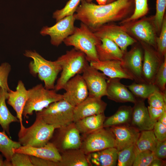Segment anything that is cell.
<instances>
[{"mask_svg": "<svg viewBox=\"0 0 166 166\" xmlns=\"http://www.w3.org/2000/svg\"><path fill=\"white\" fill-rule=\"evenodd\" d=\"M130 31L142 42L156 50V30L153 24L144 19L135 22L130 27Z\"/></svg>", "mask_w": 166, "mask_h": 166, "instance_id": "7402d4cb", "label": "cell"}, {"mask_svg": "<svg viewBox=\"0 0 166 166\" xmlns=\"http://www.w3.org/2000/svg\"><path fill=\"white\" fill-rule=\"evenodd\" d=\"M86 136L81 142L80 148L86 155L107 148L116 147L115 137L109 128L103 127Z\"/></svg>", "mask_w": 166, "mask_h": 166, "instance_id": "ba28073f", "label": "cell"}, {"mask_svg": "<svg viewBox=\"0 0 166 166\" xmlns=\"http://www.w3.org/2000/svg\"><path fill=\"white\" fill-rule=\"evenodd\" d=\"M21 145L18 141L12 140L5 131L0 132V152L6 160L10 161L14 150Z\"/></svg>", "mask_w": 166, "mask_h": 166, "instance_id": "1f68e13d", "label": "cell"}, {"mask_svg": "<svg viewBox=\"0 0 166 166\" xmlns=\"http://www.w3.org/2000/svg\"><path fill=\"white\" fill-rule=\"evenodd\" d=\"M116 0H107L106 4H108L111 3Z\"/></svg>", "mask_w": 166, "mask_h": 166, "instance_id": "f5cc1de1", "label": "cell"}, {"mask_svg": "<svg viewBox=\"0 0 166 166\" xmlns=\"http://www.w3.org/2000/svg\"><path fill=\"white\" fill-rule=\"evenodd\" d=\"M119 78H108L107 80L106 93L108 98L117 102H131L136 101L135 96L126 85L120 82Z\"/></svg>", "mask_w": 166, "mask_h": 166, "instance_id": "ffe728a7", "label": "cell"}, {"mask_svg": "<svg viewBox=\"0 0 166 166\" xmlns=\"http://www.w3.org/2000/svg\"><path fill=\"white\" fill-rule=\"evenodd\" d=\"M147 99L150 107L157 109H166V93L159 89L155 91Z\"/></svg>", "mask_w": 166, "mask_h": 166, "instance_id": "8d00e7d4", "label": "cell"}, {"mask_svg": "<svg viewBox=\"0 0 166 166\" xmlns=\"http://www.w3.org/2000/svg\"><path fill=\"white\" fill-rule=\"evenodd\" d=\"M11 70V66L8 63H3L0 65V87L7 92L10 90L8 84V78Z\"/></svg>", "mask_w": 166, "mask_h": 166, "instance_id": "b9f144b4", "label": "cell"}, {"mask_svg": "<svg viewBox=\"0 0 166 166\" xmlns=\"http://www.w3.org/2000/svg\"><path fill=\"white\" fill-rule=\"evenodd\" d=\"M132 108L130 106H120L113 115L105 119L103 127H111L124 124H130L132 115Z\"/></svg>", "mask_w": 166, "mask_h": 166, "instance_id": "f1b7e54d", "label": "cell"}, {"mask_svg": "<svg viewBox=\"0 0 166 166\" xmlns=\"http://www.w3.org/2000/svg\"><path fill=\"white\" fill-rule=\"evenodd\" d=\"M8 97V92L0 87V125L3 131L10 137V126L14 122H19L17 117L10 112L6 103Z\"/></svg>", "mask_w": 166, "mask_h": 166, "instance_id": "83f0119b", "label": "cell"}, {"mask_svg": "<svg viewBox=\"0 0 166 166\" xmlns=\"http://www.w3.org/2000/svg\"><path fill=\"white\" fill-rule=\"evenodd\" d=\"M74 107L64 100L53 103L36 112L46 123L55 129L65 127L73 122Z\"/></svg>", "mask_w": 166, "mask_h": 166, "instance_id": "52a82bcc", "label": "cell"}, {"mask_svg": "<svg viewBox=\"0 0 166 166\" xmlns=\"http://www.w3.org/2000/svg\"><path fill=\"white\" fill-rule=\"evenodd\" d=\"M82 75L86 85L88 96L101 98L107 95V80L103 73L91 66L87 62L83 70Z\"/></svg>", "mask_w": 166, "mask_h": 166, "instance_id": "8fae6325", "label": "cell"}, {"mask_svg": "<svg viewBox=\"0 0 166 166\" xmlns=\"http://www.w3.org/2000/svg\"><path fill=\"white\" fill-rule=\"evenodd\" d=\"M166 7V0H156V13L152 19L156 32L161 29Z\"/></svg>", "mask_w": 166, "mask_h": 166, "instance_id": "d590c367", "label": "cell"}, {"mask_svg": "<svg viewBox=\"0 0 166 166\" xmlns=\"http://www.w3.org/2000/svg\"><path fill=\"white\" fill-rule=\"evenodd\" d=\"M81 0H69L63 8L57 10L53 13V18L57 22L65 17L73 15Z\"/></svg>", "mask_w": 166, "mask_h": 166, "instance_id": "d6a6232c", "label": "cell"}, {"mask_svg": "<svg viewBox=\"0 0 166 166\" xmlns=\"http://www.w3.org/2000/svg\"><path fill=\"white\" fill-rule=\"evenodd\" d=\"M14 152L23 153L58 163L61 159V154L58 150L53 143L49 142L40 147L21 145L15 149Z\"/></svg>", "mask_w": 166, "mask_h": 166, "instance_id": "d6986e66", "label": "cell"}, {"mask_svg": "<svg viewBox=\"0 0 166 166\" xmlns=\"http://www.w3.org/2000/svg\"><path fill=\"white\" fill-rule=\"evenodd\" d=\"M153 152L156 157L163 160L165 159L166 157V140H158Z\"/></svg>", "mask_w": 166, "mask_h": 166, "instance_id": "ee69618b", "label": "cell"}, {"mask_svg": "<svg viewBox=\"0 0 166 166\" xmlns=\"http://www.w3.org/2000/svg\"><path fill=\"white\" fill-rule=\"evenodd\" d=\"M154 84L161 91L166 93V55L155 76Z\"/></svg>", "mask_w": 166, "mask_h": 166, "instance_id": "f35d334b", "label": "cell"}, {"mask_svg": "<svg viewBox=\"0 0 166 166\" xmlns=\"http://www.w3.org/2000/svg\"><path fill=\"white\" fill-rule=\"evenodd\" d=\"M100 39L107 38L114 42L125 53L127 47L136 42L126 31L125 27L113 24H106L93 32Z\"/></svg>", "mask_w": 166, "mask_h": 166, "instance_id": "30bf717a", "label": "cell"}, {"mask_svg": "<svg viewBox=\"0 0 166 166\" xmlns=\"http://www.w3.org/2000/svg\"><path fill=\"white\" fill-rule=\"evenodd\" d=\"M61 67V72L55 85L57 91L63 89L66 83L75 75L82 73L87 62L85 54L75 48L66 51L57 60Z\"/></svg>", "mask_w": 166, "mask_h": 166, "instance_id": "5b68a950", "label": "cell"}, {"mask_svg": "<svg viewBox=\"0 0 166 166\" xmlns=\"http://www.w3.org/2000/svg\"><path fill=\"white\" fill-rule=\"evenodd\" d=\"M27 95L28 90L21 80L18 81L15 91L10 89L8 92L7 103L16 112V117L20 123V129L25 127L23 124L22 116Z\"/></svg>", "mask_w": 166, "mask_h": 166, "instance_id": "44dd1931", "label": "cell"}, {"mask_svg": "<svg viewBox=\"0 0 166 166\" xmlns=\"http://www.w3.org/2000/svg\"><path fill=\"white\" fill-rule=\"evenodd\" d=\"M63 100V94L57 93L55 89H48L42 84H38L28 90L27 98L24 107L22 116L27 118L34 111H42L49 105Z\"/></svg>", "mask_w": 166, "mask_h": 166, "instance_id": "8992f818", "label": "cell"}, {"mask_svg": "<svg viewBox=\"0 0 166 166\" xmlns=\"http://www.w3.org/2000/svg\"><path fill=\"white\" fill-rule=\"evenodd\" d=\"M109 128L114 135L115 148L118 152L135 145L140 133L139 131L131 124L116 126Z\"/></svg>", "mask_w": 166, "mask_h": 166, "instance_id": "e0dca14e", "label": "cell"}, {"mask_svg": "<svg viewBox=\"0 0 166 166\" xmlns=\"http://www.w3.org/2000/svg\"><path fill=\"white\" fill-rule=\"evenodd\" d=\"M158 141L153 130L142 131L134 145L136 155L146 150L154 152Z\"/></svg>", "mask_w": 166, "mask_h": 166, "instance_id": "f546056e", "label": "cell"}, {"mask_svg": "<svg viewBox=\"0 0 166 166\" xmlns=\"http://www.w3.org/2000/svg\"><path fill=\"white\" fill-rule=\"evenodd\" d=\"M74 16L94 32L109 22L124 20L134 8V0H116L104 5L81 0Z\"/></svg>", "mask_w": 166, "mask_h": 166, "instance_id": "6da1fadb", "label": "cell"}, {"mask_svg": "<svg viewBox=\"0 0 166 166\" xmlns=\"http://www.w3.org/2000/svg\"><path fill=\"white\" fill-rule=\"evenodd\" d=\"M33 166H58V163L30 156Z\"/></svg>", "mask_w": 166, "mask_h": 166, "instance_id": "f6af8a7d", "label": "cell"}, {"mask_svg": "<svg viewBox=\"0 0 166 166\" xmlns=\"http://www.w3.org/2000/svg\"><path fill=\"white\" fill-rule=\"evenodd\" d=\"M3 161L2 156L0 154V166H3Z\"/></svg>", "mask_w": 166, "mask_h": 166, "instance_id": "816d5d0a", "label": "cell"}, {"mask_svg": "<svg viewBox=\"0 0 166 166\" xmlns=\"http://www.w3.org/2000/svg\"><path fill=\"white\" fill-rule=\"evenodd\" d=\"M90 65L100 70L110 78L126 79L133 80L123 68L122 61L113 60L90 62Z\"/></svg>", "mask_w": 166, "mask_h": 166, "instance_id": "603a6c76", "label": "cell"}, {"mask_svg": "<svg viewBox=\"0 0 166 166\" xmlns=\"http://www.w3.org/2000/svg\"><path fill=\"white\" fill-rule=\"evenodd\" d=\"M165 164V161L163 160L155 157L150 166H162Z\"/></svg>", "mask_w": 166, "mask_h": 166, "instance_id": "7dc6e473", "label": "cell"}, {"mask_svg": "<svg viewBox=\"0 0 166 166\" xmlns=\"http://www.w3.org/2000/svg\"><path fill=\"white\" fill-rule=\"evenodd\" d=\"M133 11L130 17L123 21V23L135 21L146 14L148 11V0H134Z\"/></svg>", "mask_w": 166, "mask_h": 166, "instance_id": "e575fe53", "label": "cell"}, {"mask_svg": "<svg viewBox=\"0 0 166 166\" xmlns=\"http://www.w3.org/2000/svg\"><path fill=\"white\" fill-rule=\"evenodd\" d=\"M160 35L156 37V51L159 55L164 58L166 55V19L164 17Z\"/></svg>", "mask_w": 166, "mask_h": 166, "instance_id": "74e56055", "label": "cell"}, {"mask_svg": "<svg viewBox=\"0 0 166 166\" xmlns=\"http://www.w3.org/2000/svg\"><path fill=\"white\" fill-rule=\"evenodd\" d=\"M141 44L144 51L143 78L145 83L154 84L155 76L164 57H161L151 46L143 42Z\"/></svg>", "mask_w": 166, "mask_h": 166, "instance_id": "5bb4252c", "label": "cell"}, {"mask_svg": "<svg viewBox=\"0 0 166 166\" xmlns=\"http://www.w3.org/2000/svg\"><path fill=\"white\" fill-rule=\"evenodd\" d=\"M59 132L53 143L60 152L72 149L80 148L81 140L80 133L73 122Z\"/></svg>", "mask_w": 166, "mask_h": 166, "instance_id": "9a60e30c", "label": "cell"}, {"mask_svg": "<svg viewBox=\"0 0 166 166\" xmlns=\"http://www.w3.org/2000/svg\"><path fill=\"white\" fill-rule=\"evenodd\" d=\"M134 145L131 146L118 152L117 166H132L136 156Z\"/></svg>", "mask_w": 166, "mask_h": 166, "instance_id": "836d02e7", "label": "cell"}, {"mask_svg": "<svg viewBox=\"0 0 166 166\" xmlns=\"http://www.w3.org/2000/svg\"><path fill=\"white\" fill-rule=\"evenodd\" d=\"M164 125L166 126V111L164 112L158 121Z\"/></svg>", "mask_w": 166, "mask_h": 166, "instance_id": "c3c4849f", "label": "cell"}, {"mask_svg": "<svg viewBox=\"0 0 166 166\" xmlns=\"http://www.w3.org/2000/svg\"><path fill=\"white\" fill-rule=\"evenodd\" d=\"M75 20L74 15L65 17L51 26H44L40 33L43 36H49L51 44L58 46L73 33Z\"/></svg>", "mask_w": 166, "mask_h": 166, "instance_id": "9c48e42d", "label": "cell"}, {"mask_svg": "<svg viewBox=\"0 0 166 166\" xmlns=\"http://www.w3.org/2000/svg\"><path fill=\"white\" fill-rule=\"evenodd\" d=\"M134 96L142 99H147L150 95L159 89L154 84L133 83L126 85Z\"/></svg>", "mask_w": 166, "mask_h": 166, "instance_id": "4dcf8cb0", "label": "cell"}, {"mask_svg": "<svg viewBox=\"0 0 166 166\" xmlns=\"http://www.w3.org/2000/svg\"><path fill=\"white\" fill-rule=\"evenodd\" d=\"M143 56L141 48L136 46L124 53L122 61L124 70L137 83H145L142 75Z\"/></svg>", "mask_w": 166, "mask_h": 166, "instance_id": "4fadbf2b", "label": "cell"}, {"mask_svg": "<svg viewBox=\"0 0 166 166\" xmlns=\"http://www.w3.org/2000/svg\"><path fill=\"white\" fill-rule=\"evenodd\" d=\"M67 46H73L83 52L87 61H99L96 50V46L101 43L87 26L81 22L79 27H75L73 33L63 42Z\"/></svg>", "mask_w": 166, "mask_h": 166, "instance_id": "3957f363", "label": "cell"}, {"mask_svg": "<svg viewBox=\"0 0 166 166\" xmlns=\"http://www.w3.org/2000/svg\"><path fill=\"white\" fill-rule=\"evenodd\" d=\"M107 104L101 98L88 96L83 101L74 107L73 122L85 117L104 113Z\"/></svg>", "mask_w": 166, "mask_h": 166, "instance_id": "2e32d148", "label": "cell"}, {"mask_svg": "<svg viewBox=\"0 0 166 166\" xmlns=\"http://www.w3.org/2000/svg\"><path fill=\"white\" fill-rule=\"evenodd\" d=\"M58 166H89L92 164L88 156L80 148L72 149L61 152Z\"/></svg>", "mask_w": 166, "mask_h": 166, "instance_id": "484cf974", "label": "cell"}, {"mask_svg": "<svg viewBox=\"0 0 166 166\" xmlns=\"http://www.w3.org/2000/svg\"><path fill=\"white\" fill-rule=\"evenodd\" d=\"M134 104L130 124L140 131L153 130L156 122L151 119L144 100L136 99Z\"/></svg>", "mask_w": 166, "mask_h": 166, "instance_id": "ac0fdd59", "label": "cell"}, {"mask_svg": "<svg viewBox=\"0 0 166 166\" xmlns=\"http://www.w3.org/2000/svg\"><path fill=\"white\" fill-rule=\"evenodd\" d=\"M118 153L115 147H111L93 152L87 155L92 165L115 166L117 164Z\"/></svg>", "mask_w": 166, "mask_h": 166, "instance_id": "d4e9b609", "label": "cell"}, {"mask_svg": "<svg viewBox=\"0 0 166 166\" xmlns=\"http://www.w3.org/2000/svg\"><path fill=\"white\" fill-rule=\"evenodd\" d=\"M55 128L45 123L36 113L35 121L30 126L20 129L18 134V142L22 146H43L52 138Z\"/></svg>", "mask_w": 166, "mask_h": 166, "instance_id": "277c9868", "label": "cell"}, {"mask_svg": "<svg viewBox=\"0 0 166 166\" xmlns=\"http://www.w3.org/2000/svg\"><path fill=\"white\" fill-rule=\"evenodd\" d=\"M157 140L160 141L166 140V126L158 121L155 123L153 129Z\"/></svg>", "mask_w": 166, "mask_h": 166, "instance_id": "7bdbcfd3", "label": "cell"}, {"mask_svg": "<svg viewBox=\"0 0 166 166\" xmlns=\"http://www.w3.org/2000/svg\"><path fill=\"white\" fill-rule=\"evenodd\" d=\"M3 166H12L10 161L6 160H4Z\"/></svg>", "mask_w": 166, "mask_h": 166, "instance_id": "f907efd6", "label": "cell"}, {"mask_svg": "<svg viewBox=\"0 0 166 166\" xmlns=\"http://www.w3.org/2000/svg\"><path fill=\"white\" fill-rule=\"evenodd\" d=\"M156 157L154 152L146 150L140 152L136 155L133 166H150Z\"/></svg>", "mask_w": 166, "mask_h": 166, "instance_id": "ab89813d", "label": "cell"}, {"mask_svg": "<svg viewBox=\"0 0 166 166\" xmlns=\"http://www.w3.org/2000/svg\"><path fill=\"white\" fill-rule=\"evenodd\" d=\"M63 89V100L75 107L88 96L86 85L82 75L77 74L70 79L65 84Z\"/></svg>", "mask_w": 166, "mask_h": 166, "instance_id": "7c38bea8", "label": "cell"}, {"mask_svg": "<svg viewBox=\"0 0 166 166\" xmlns=\"http://www.w3.org/2000/svg\"><path fill=\"white\" fill-rule=\"evenodd\" d=\"M23 54L33 59L29 65L31 74L35 77L38 75L39 79L44 82L45 88L54 89L55 80L62 70L58 61L47 60L35 50H26Z\"/></svg>", "mask_w": 166, "mask_h": 166, "instance_id": "7a4b0ae2", "label": "cell"}, {"mask_svg": "<svg viewBox=\"0 0 166 166\" xmlns=\"http://www.w3.org/2000/svg\"><path fill=\"white\" fill-rule=\"evenodd\" d=\"M148 113L152 120L156 122L164 112L166 111V109H157L148 106Z\"/></svg>", "mask_w": 166, "mask_h": 166, "instance_id": "bcb514c9", "label": "cell"}, {"mask_svg": "<svg viewBox=\"0 0 166 166\" xmlns=\"http://www.w3.org/2000/svg\"><path fill=\"white\" fill-rule=\"evenodd\" d=\"M10 162L12 166H33L30 156L22 153L14 152Z\"/></svg>", "mask_w": 166, "mask_h": 166, "instance_id": "60d3db41", "label": "cell"}, {"mask_svg": "<svg viewBox=\"0 0 166 166\" xmlns=\"http://www.w3.org/2000/svg\"><path fill=\"white\" fill-rule=\"evenodd\" d=\"M105 119L103 113L85 117L74 123L80 133L86 135L103 128Z\"/></svg>", "mask_w": 166, "mask_h": 166, "instance_id": "4316f807", "label": "cell"}, {"mask_svg": "<svg viewBox=\"0 0 166 166\" xmlns=\"http://www.w3.org/2000/svg\"><path fill=\"white\" fill-rule=\"evenodd\" d=\"M88 2H90L93 0H85ZM99 5H104L106 4L107 0H96Z\"/></svg>", "mask_w": 166, "mask_h": 166, "instance_id": "681fc988", "label": "cell"}, {"mask_svg": "<svg viewBox=\"0 0 166 166\" xmlns=\"http://www.w3.org/2000/svg\"><path fill=\"white\" fill-rule=\"evenodd\" d=\"M100 40L101 43L96 46L99 61L117 60L122 61L124 53L114 42L107 38Z\"/></svg>", "mask_w": 166, "mask_h": 166, "instance_id": "cb8c5ba5", "label": "cell"}]
</instances>
